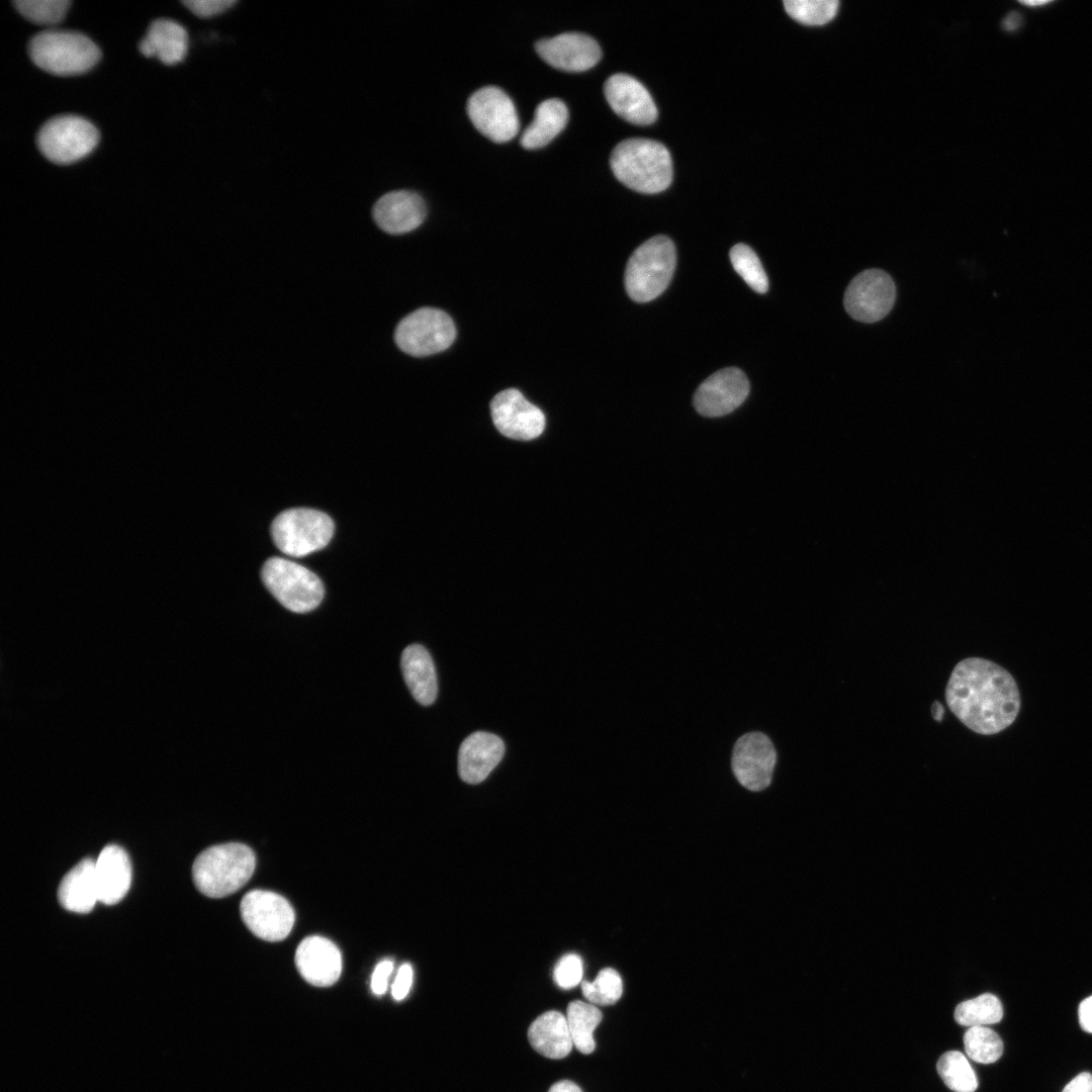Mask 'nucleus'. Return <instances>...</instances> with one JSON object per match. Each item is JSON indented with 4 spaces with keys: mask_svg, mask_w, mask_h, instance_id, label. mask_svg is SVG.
<instances>
[{
    "mask_svg": "<svg viewBox=\"0 0 1092 1092\" xmlns=\"http://www.w3.org/2000/svg\"><path fill=\"white\" fill-rule=\"evenodd\" d=\"M490 414L497 431L518 441L539 437L546 424L543 412L515 388L505 389L492 398Z\"/></svg>",
    "mask_w": 1092,
    "mask_h": 1092,
    "instance_id": "obj_14",
    "label": "nucleus"
},
{
    "mask_svg": "<svg viewBox=\"0 0 1092 1092\" xmlns=\"http://www.w3.org/2000/svg\"><path fill=\"white\" fill-rule=\"evenodd\" d=\"M256 864L253 850L243 843H224L200 852L192 866L196 888L210 898H222L241 889Z\"/></svg>",
    "mask_w": 1092,
    "mask_h": 1092,
    "instance_id": "obj_3",
    "label": "nucleus"
},
{
    "mask_svg": "<svg viewBox=\"0 0 1092 1092\" xmlns=\"http://www.w3.org/2000/svg\"><path fill=\"white\" fill-rule=\"evenodd\" d=\"M294 960L301 977L316 987H329L341 975V952L334 942L322 936L305 937L298 944Z\"/></svg>",
    "mask_w": 1092,
    "mask_h": 1092,
    "instance_id": "obj_18",
    "label": "nucleus"
},
{
    "mask_svg": "<svg viewBox=\"0 0 1092 1092\" xmlns=\"http://www.w3.org/2000/svg\"><path fill=\"white\" fill-rule=\"evenodd\" d=\"M146 57H157L166 65L181 62L187 52V32L185 28L171 19L154 20L147 35L139 44Z\"/></svg>",
    "mask_w": 1092,
    "mask_h": 1092,
    "instance_id": "obj_25",
    "label": "nucleus"
},
{
    "mask_svg": "<svg viewBox=\"0 0 1092 1092\" xmlns=\"http://www.w3.org/2000/svg\"><path fill=\"white\" fill-rule=\"evenodd\" d=\"M936 1069L944 1084L954 1092H974L978 1087L975 1071L961 1052L944 1053Z\"/></svg>",
    "mask_w": 1092,
    "mask_h": 1092,
    "instance_id": "obj_29",
    "label": "nucleus"
},
{
    "mask_svg": "<svg viewBox=\"0 0 1092 1092\" xmlns=\"http://www.w3.org/2000/svg\"><path fill=\"white\" fill-rule=\"evenodd\" d=\"M776 762L775 746L761 732L742 735L733 747L732 771L739 784L749 791L759 792L768 787Z\"/></svg>",
    "mask_w": 1092,
    "mask_h": 1092,
    "instance_id": "obj_13",
    "label": "nucleus"
},
{
    "mask_svg": "<svg viewBox=\"0 0 1092 1092\" xmlns=\"http://www.w3.org/2000/svg\"><path fill=\"white\" fill-rule=\"evenodd\" d=\"M95 875L99 902L106 905L118 903L127 893L131 882V864L125 850L116 845H106L95 860Z\"/></svg>",
    "mask_w": 1092,
    "mask_h": 1092,
    "instance_id": "obj_21",
    "label": "nucleus"
},
{
    "mask_svg": "<svg viewBox=\"0 0 1092 1092\" xmlns=\"http://www.w3.org/2000/svg\"><path fill=\"white\" fill-rule=\"evenodd\" d=\"M427 213L423 198L410 190L391 191L381 196L373 207V217L385 233L401 235L417 229Z\"/></svg>",
    "mask_w": 1092,
    "mask_h": 1092,
    "instance_id": "obj_19",
    "label": "nucleus"
},
{
    "mask_svg": "<svg viewBox=\"0 0 1092 1092\" xmlns=\"http://www.w3.org/2000/svg\"><path fill=\"white\" fill-rule=\"evenodd\" d=\"M392 970L393 964L388 960L378 963L375 967L371 976V990L375 995H383L386 992Z\"/></svg>",
    "mask_w": 1092,
    "mask_h": 1092,
    "instance_id": "obj_38",
    "label": "nucleus"
},
{
    "mask_svg": "<svg viewBox=\"0 0 1092 1092\" xmlns=\"http://www.w3.org/2000/svg\"><path fill=\"white\" fill-rule=\"evenodd\" d=\"M262 580L274 598L294 613L314 610L324 598L320 577L306 567L281 557H271L263 565Z\"/></svg>",
    "mask_w": 1092,
    "mask_h": 1092,
    "instance_id": "obj_6",
    "label": "nucleus"
},
{
    "mask_svg": "<svg viewBox=\"0 0 1092 1092\" xmlns=\"http://www.w3.org/2000/svg\"><path fill=\"white\" fill-rule=\"evenodd\" d=\"M235 0H187L182 1L193 14L198 17H211L219 14L233 5L236 4Z\"/></svg>",
    "mask_w": 1092,
    "mask_h": 1092,
    "instance_id": "obj_36",
    "label": "nucleus"
},
{
    "mask_svg": "<svg viewBox=\"0 0 1092 1092\" xmlns=\"http://www.w3.org/2000/svg\"><path fill=\"white\" fill-rule=\"evenodd\" d=\"M610 165L616 178L641 193H658L672 180L671 157L665 146L648 139H628L613 150Z\"/></svg>",
    "mask_w": 1092,
    "mask_h": 1092,
    "instance_id": "obj_2",
    "label": "nucleus"
},
{
    "mask_svg": "<svg viewBox=\"0 0 1092 1092\" xmlns=\"http://www.w3.org/2000/svg\"><path fill=\"white\" fill-rule=\"evenodd\" d=\"M334 529L329 515L313 509L295 508L280 513L274 519L271 534L281 552L302 557L327 546Z\"/></svg>",
    "mask_w": 1092,
    "mask_h": 1092,
    "instance_id": "obj_7",
    "label": "nucleus"
},
{
    "mask_svg": "<svg viewBox=\"0 0 1092 1092\" xmlns=\"http://www.w3.org/2000/svg\"><path fill=\"white\" fill-rule=\"evenodd\" d=\"M98 140L97 128L77 115L53 117L36 134L39 151L56 164H70L84 158L96 147Z\"/></svg>",
    "mask_w": 1092,
    "mask_h": 1092,
    "instance_id": "obj_8",
    "label": "nucleus"
},
{
    "mask_svg": "<svg viewBox=\"0 0 1092 1092\" xmlns=\"http://www.w3.org/2000/svg\"><path fill=\"white\" fill-rule=\"evenodd\" d=\"M28 54L37 67L58 76L83 74L101 56L98 47L85 34L61 29L43 30L32 36Z\"/></svg>",
    "mask_w": 1092,
    "mask_h": 1092,
    "instance_id": "obj_4",
    "label": "nucleus"
},
{
    "mask_svg": "<svg viewBox=\"0 0 1092 1092\" xmlns=\"http://www.w3.org/2000/svg\"><path fill=\"white\" fill-rule=\"evenodd\" d=\"M1078 1015L1081 1028L1092 1033V995L1080 1003Z\"/></svg>",
    "mask_w": 1092,
    "mask_h": 1092,
    "instance_id": "obj_40",
    "label": "nucleus"
},
{
    "mask_svg": "<svg viewBox=\"0 0 1092 1092\" xmlns=\"http://www.w3.org/2000/svg\"><path fill=\"white\" fill-rule=\"evenodd\" d=\"M583 975L582 961L575 953L563 956L556 964L553 978L557 986L571 989L581 983Z\"/></svg>",
    "mask_w": 1092,
    "mask_h": 1092,
    "instance_id": "obj_35",
    "label": "nucleus"
},
{
    "mask_svg": "<svg viewBox=\"0 0 1092 1092\" xmlns=\"http://www.w3.org/2000/svg\"><path fill=\"white\" fill-rule=\"evenodd\" d=\"M413 968L410 964H403L396 974L392 985V997L399 1001L406 997L413 983Z\"/></svg>",
    "mask_w": 1092,
    "mask_h": 1092,
    "instance_id": "obj_37",
    "label": "nucleus"
},
{
    "mask_svg": "<svg viewBox=\"0 0 1092 1092\" xmlns=\"http://www.w3.org/2000/svg\"><path fill=\"white\" fill-rule=\"evenodd\" d=\"M581 991L594 1005H612L622 996L623 983L619 973L612 968L599 972L593 982L582 981Z\"/></svg>",
    "mask_w": 1092,
    "mask_h": 1092,
    "instance_id": "obj_32",
    "label": "nucleus"
},
{
    "mask_svg": "<svg viewBox=\"0 0 1092 1092\" xmlns=\"http://www.w3.org/2000/svg\"><path fill=\"white\" fill-rule=\"evenodd\" d=\"M932 716L935 721L940 722L942 720L944 709L941 703L935 701L931 707Z\"/></svg>",
    "mask_w": 1092,
    "mask_h": 1092,
    "instance_id": "obj_43",
    "label": "nucleus"
},
{
    "mask_svg": "<svg viewBox=\"0 0 1092 1092\" xmlns=\"http://www.w3.org/2000/svg\"><path fill=\"white\" fill-rule=\"evenodd\" d=\"M241 916L246 926L259 938L280 941L291 931L294 911L282 896L264 890L248 892L242 899Z\"/></svg>",
    "mask_w": 1092,
    "mask_h": 1092,
    "instance_id": "obj_12",
    "label": "nucleus"
},
{
    "mask_svg": "<svg viewBox=\"0 0 1092 1092\" xmlns=\"http://www.w3.org/2000/svg\"><path fill=\"white\" fill-rule=\"evenodd\" d=\"M730 261L734 270L750 288L758 293L768 289V280L763 267L754 251L744 244H737L730 250Z\"/></svg>",
    "mask_w": 1092,
    "mask_h": 1092,
    "instance_id": "obj_31",
    "label": "nucleus"
},
{
    "mask_svg": "<svg viewBox=\"0 0 1092 1092\" xmlns=\"http://www.w3.org/2000/svg\"><path fill=\"white\" fill-rule=\"evenodd\" d=\"M604 92L611 108L628 122L647 125L656 120V105L637 79L626 74L612 75L605 83Z\"/></svg>",
    "mask_w": 1092,
    "mask_h": 1092,
    "instance_id": "obj_17",
    "label": "nucleus"
},
{
    "mask_svg": "<svg viewBox=\"0 0 1092 1092\" xmlns=\"http://www.w3.org/2000/svg\"><path fill=\"white\" fill-rule=\"evenodd\" d=\"M1062 1092H1092V1075L1087 1072L1077 1075Z\"/></svg>",
    "mask_w": 1092,
    "mask_h": 1092,
    "instance_id": "obj_39",
    "label": "nucleus"
},
{
    "mask_svg": "<svg viewBox=\"0 0 1092 1092\" xmlns=\"http://www.w3.org/2000/svg\"><path fill=\"white\" fill-rule=\"evenodd\" d=\"M1002 1017V1004L995 995L990 993L963 1001L954 1010L956 1021L960 1025L969 1027L995 1024Z\"/></svg>",
    "mask_w": 1092,
    "mask_h": 1092,
    "instance_id": "obj_28",
    "label": "nucleus"
},
{
    "mask_svg": "<svg viewBox=\"0 0 1092 1092\" xmlns=\"http://www.w3.org/2000/svg\"><path fill=\"white\" fill-rule=\"evenodd\" d=\"M58 898L68 911L90 912L99 902L95 860L85 858L70 870L60 883Z\"/></svg>",
    "mask_w": 1092,
    "mask_h": 1092,
    "instance_id": "obj_23",
    "label": "nucleus"
},
{
    "mask_svg": "<svg viewBox=\"0 0 1092 1092\" xmlns=\"http://www.w3.org/2000/svg\"><path fill=\"white\" fill-rule=\"evenodd\" d=\"M1021 24V16L1017 12L1009 13L1003 20V27L1007 31H1013Z\"/></svg>",
    "mask_w": 1092,
    "mask_h": 1092,
    "instance_id": "obj_42",
    "label": "nucleus"
},
{
    "mask_svg": "<svg viewBox=\"0 0 1092 1092\" xmlns=\"http://www.w3.org/2000/svg\"><path fill=\"white\" fill-rule=\"evenodd\" d=\"M12 4L27 20L51 26L61 22L71 5L70 0H17Z\"/></svg>",
    "mask_w": 1092,
    "mask_h": 1092,
    "instance_id": "obj_34",
    "label": "nucleus"
},
{
    "mask_svg": "<svg viewBox=\"0 0 1092 1092\" xmlns=\"http://www.w3.org/2000/svg\"><path fill=\"white\" fill-rule=\"evenodd\" d=\"M964 1044L967 1055L981 1064L994 1063L1003 1053L1002 1039L987 1026L970 1027L964 1035Z\"/></svg>",
    "mask_w": 1092,
    "mask_h": 1092,
    "instance_id": "obj_30",
    "label": "nucleus"
},
{
    "mask_svg": "<svg viewBox=\"0 0 1092 1092\" xmlns=\"http://www.w3.org/2000/svg\"><path fill=\"white\" fill-rule=\"evenodd\" d=\"M835 0H786L787 13L806 25H823L834 18L838 10Z\"/></svg>",
    "mask_w": 1092,
    "mask_h": 1092,
    "instance_id": "obj_33",
    "label": "nucleus"
},
{
    "mask_svg": "<svg viewBox=\"0 0 1092 1092\" xmlns=\"http://www.w3.org/2000/svg\"><path fill=\"white\" fill-rule=\"evenodd\" d=\"M467 113L473 125L495 143L513 140L520 127L512 99L499 88L486 86L468 99Z\"/></svg>",
    "mask_w": 1092,
    "mask_h": 1092,
    "instance_id": "obj_11",
    "label": "nucleus"
},
{
    "mask_svg": "<svg viewBox=\"0 0 1092 1092\" xmlns=\"http://www.w3.org/2000/svg\"><path fill=\"white\" fill-rule=\"evenodd\" d=\"M400 666L404 681L418 703L432 705L437 698L438 684L434 661L428 650L412 644L401 653Z\"/></svg>",
    "mask_w": 1092,
    "mask_h": 1092,
    "instance_id": "obj_22",
    "label": "nucleus"
},
{
    "mask_svg": "<svg viewBox=\"0 0 1092 1092\" xmlns=\"http://www.w3.org/2000/svg\"><path fill=\"white\" fill-rule=\"evenodd\" d=\"M566 1020L573 1045L582 1054H590L596 1048L594 1031L602 1020V1012L592 1004L580 1000L567 1006Z\"/></svg>",
    "mask_w": 1092,
    "mask_h": 1092,
    "instance_id": "obj_27",
    "label": "nucleus"
},
{
    "mask_svg": "<svg viewBox=\"0 0 1092 1092\" xmlns=\"http://www.w3.org/2000/svg\"><path fill=\"white\" fill-rule=\"evenodd\" d=\"M676 263L675 247L666 236H655L631 255L625 271L628 295L637 302L659 296L668 286Z\"/></svg>",
    "mask_w": 1092,
    "mask_h": 1092,
    "instance_id": "obj_5",
    "label": "nucleus"
},
{
    "mask_svg": "<svg viewBox=\"0 0 1092 1092\" xmlns=\"http://www.w3.org/2000/svg\"><path fill=\"white\" fill-rule=\"evenodd\" d=\"M528 1039L536 1052L549 1059H563L573 1046L566 1016L555 1010L546 1011L531 1023Z\"/></svg>",
    "mask_w": 1092,
    "mask_h": 1092,
    "instance_id": "obj_24",
    "label": "nucleus"
},
{
    "mask_svg": "<svg viewBox=\"0 0 1092 1092\" xmlns=\"http://www.w3.org/2000/svg\"><path fill=\"white\" fill-rule=\"evenodd\" d=\"M949 710L969 729L982 735L1009 727L1020 709L1013 676L1002 666L981 657L961 660L945 688Z\"/></svg>",
    "mask_w": 1092,
    "mask_h": 1092,
    "instance_id": "obj_1",
    "label": "nucleus"
},
{
    "mask_svg": "<svg viewBox=\"0 0 1092 1092\" xmlns=\"http://www.w3.org/2000/svg\"><path fill=\"white\" fill-rule=\"evenodd\" d=\"M748 393L749 381L744 372L736 367L724 368L698 387L694 406L704 417H722L742 404Z\"/></svg>",
    "mask_w": 1092,
    "mask_h": 1092,
    "instance_id": "obj_15",
    "label": "nucleus"
},
{
    "mask_svg": "<svg viewBox=\"0 0 1092 1092\" xmlns=\"http://www.w3.org/2000/svg\"><path fill=\"white\" fill-rule=\"evenodd\" d=\"M1021 3L1024 4V5L1030 6V7H1034V6L1045 5V4L1050 3V1H1044V0L1043 1L1042 0H1040V1H1021Z\"/></svg>",
    "mask_w": 1092,
    "mask_h": 1092,
    "instance_id": "obj_44",
    "label": "nucleus"
},
{
    "mask_svg": "<svg viewBox=\"0 0 1092 1092\" xmlns=\"http://www.w3.org/2000/svg\"><path fill=\"white\" fill-rule=\"evenodd\" d=\"M548 1092H582V1090L572 1081L561 1080L554 1083Z\"/></svg>",
    "mask_w": 1092,
    "mask_h": 1092,
    "instance_id": "obj_41",
    "label": "nucleus"
},
{
    "mask_svg": "<svg viewBox=\"0 0 1092 1092\" xmlns=\"http://www.w3.org/2000/svg\"><path fill=\"white\" fill-rule=\"evenodd\" d=\"M568 109L564 102L551 98L541 102L535 116L523 131L521 145L528 150L542 148L549 144L566 125Z\"/></svg>",
    "mask_w": 1092,
    "mask_h": 1092,
    "instance_id": "obj_26",
    "label": "nucleus"
},
{
    "mask_svg": "<svg viewBox=\"0 0 1092 1092\" xmlns=\"http://www.w3.org/2000/svg\"><path fill=\"white\" fill-rule=\"evenodd\" d=\"M505 753L504 741L495 734L476 731L467 736L458 752V774L467 784L484 781Z\"/></svg>",
    "mask_w": 1092,
    "mask_h": 1092,
    "instance_id": "obj_20",
    "label": "nucleus"
},
{
    "mask_svg": "<svg viewBox=\"0 0 1092 1092\" xmlns=\"http://www.w3.org/2000/svg\"><path fill=\"white\" fill-rule=\"evenodd\" d=\"M456 338L452 318L443 310L433 307L419 308L397 325L394 340L404 353L423 357L449 348Z\"/></svg>",
    "mask_w": 1092,
    "mask_h": 1092,
    "instance_id": "obj_9",
    "label": "nucleus"
},
{
    "mask_svg": "<svg viewBox=\"0 0 1092 1092\" xmlns=\"http://www.w3.org/2000/svg\"><path fill=\"white\" fill-rule=\"evenodd\" d=\"M895 300L896 285L892 277L884 270L871 268L852 278L845 289L843 304L852 318L872 324L884 318Z\"/></svg>",
    "mask_w": 1092,
    "mask_h": 1092,
    "instance_id": "obj_10",
    "label": "nucleus"
},
{
    "mask_svg": "<svg viewBox=\"0 0 1092 1092\" xmlns=\"http://www.w3.org/2000/svg\"><path fill=\"white\" fill-rule=\"evenodd\" d=\"M536 51L550 66L568 72L586 71L602 57L598 42L579 32H564L541 39L536 43Z\"/></svg>",
    "mask_w": 1092,
    "mask_h": 1092,
    "instance_id": "obj_16",
    "label": "nucleus"
}]
</instances>
